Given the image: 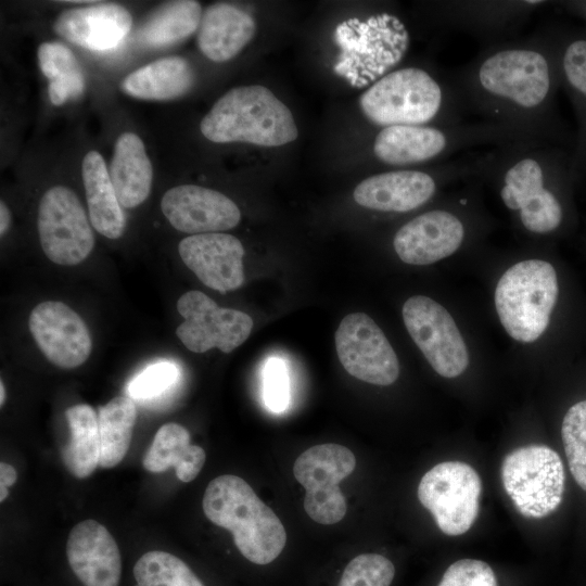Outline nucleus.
I'll return each mask as SVG.
<instances>
[{"label": "nucleus", "mask_w": 586, "mask_h": 586, "mask_svg": "<svg viewBox=\"0 0 586 586\" xmlns=\"http://www.w3.org/2000/svg\"><path fill=\"white\" fill-rule=\"evenodd\" d=\"M565 169L548 144L515 142L481 155L479 174L498 181L504 205L518 214L526 231L547 234L563 220V207L551 182Z\"/></svg>", "instance_id": "nucleus-2"}, {"label": "nucleus", "mask_w": 586, "mask_h": 586, "mask_svg": "<svg viewBox=\"0 0 586 586\" xmlns=\"http://www.w3.org/2000/svg\"><path fill=\"white\" fill-rule=\"evenodd\" d=\"M467 110L528 143L557 137L555 94L560 85L548 31L488 43L451 74Z\"/></svg>", "instance_id": "nucleus-1"}, {"label": "nucleus", "mask_w": 586, "mask_h": 586, "mask_svg": "<svg viewBox=\"0 0 586 586\" xmlns=\"http://www.w3.org/2000/svg\"><path fill=\"white\" fill-rule=\"evenodd\" d=\"M482 481L462 461H444L431 468L418 486V499L446 535L458 536L470 530L479 513Z\"/></svg>", "instance_id": "nucleus-9"}, {"label": "nucleus", "mask_w": 586, "mask_h": 586, "mask_svg": "<svg viewBox=\"0 0 586 586\" xmlns=\"http://www.w3.org/2000/svg\"><path fill=\"white\" fill-rule=\"evenodd\" d=\"M334 339L339 360L354 378L382 386L397 380L396 353L380 327L365 313L345 316Z\"/></svg>", "instance_id": "nucleus-14"}, {"label": "nucleus", "mask_w": 586, "mask_h": 586, "mask_svg": "<svg viewBox=\"0 0 586 586\" xmlns=\"http://www.w3.org/2000/svg\"><path fill=\"white\" fill-rule=\"evenodd\" d=\"M37 56L41 73L49 80L48 94L52 104L59 106L82 94L84 73L69 48L55 41L43 42Z\"/></svg>", "instance_id": "nucleus-32"}, {"label": "nucleus", "mask_w": 586, "mask_h": 586, "mask_svg": "<svg viewBox=\"0 0 586 586\" xmlns=\"http://www.w3.org/2000/svg\"><path fill=\"white\" fill-rule=\"evenodd\" d=\"M132 25L129 11L115 3H94L62 12L53 24L61 38L93 51L116 48Z\"/></svg>", "instance_id": "nucleus-20"}, {"label": "nucleus", "mask_w": 586, "mask_h": 586, "mask_svg": "<svg viewBox=\"0 0 586 586\" xmlns=\"http://www.w3.org/2000/svg\"><path fill=\"white\" fill-rule=\"evenodd\" d=\"M558 291L556 270L546 260L525 259L507 269L495 290L506 332L522 343L537 340L548 327Z\"/></svg>", "instance_id": "nucleus-7"}, {"label": "nucleus", "mask_w": 586, "mask_h": 586, "mask_svg": "<svg viewBox=\"0 0 586 586\" xmlns=\"http://www.w3.org/2000/svg\"><path fill=\"white\" fill-rule=\"evenodd\" d=\"M38 233L46 256L53 263L74 266L85 260L94 235L78 196L67 187L46 191L38 207Z\"/></svg>", "instance_id": "nucleus-11"}, {"label": "nucleus", "mask_w": 586, "mask_h": 586, "mask_svg": "<svg viewBox=\"0 0 586 586\" xmlns=\"http://www.w3.org/2000/svg\"><path fill=\"white\" fill-rule=\"evenodd\" d=\"M28 326L42 354L60 368H76L90 356L92 341L87 324L62 302L46 301L35 306Z\"/></svg>", "instance_id": "nucleus-15"}, {"label": "nucleus", "mask_w": 586, "mask_h": 586, "mask_svg": "<svg viewBox=\"0 0 586 586\" xmlns=\"http://www.w3.org/2000/svg\"><path fill=\"white\" fill-rule=\"evenodd\" d=\"M359 105L366 118L382 128L457 125L467 111L451 74L442 79L418 66L384 75L361 94Z\"/></svg>", "instance_id": "nucleus-3"}, {"label": "nucleus", "mask_w": 586, "mask_h": 586, "mask_svg": "<svg viewBox=\"0 0 586 586\" xmlns=\"http://www.w3.org/2000/svg\"><path fill=\"white\" fill-rule=\"evenodd\" d=\"M202 14L198 1H170L148 18L138 33L139 40L155 48L174 44L199 29Z\"/></svg>", "instance_id": "nucleus-31"}, {"label": "nucleus", "mask_w": 586, "mask_h": 586, "mask_svg": "<svg viewBox=\"0 0 586 586\" xmlns=\"http://www.w3.org/2000/svg\"><path fill=\"white\" fill-rule=\"evenodd\" d=\"M544 1H448L444 4L448 28L464 30L489 43L515 31Z\"/></svg>", "instance_id": "nucleus-22"}, {"label": "nucleus", "mask_w": 586, "mask_h": 586, "mask_svg": "<svg viewBox=\"0 0 586 586\" xmlns=\"http://www.w3.org/2000/svg\"><path fill=\"white\" fill-rule=\"evenodd\" d=\"M403 319L411 339L440 375L456 378L467 369L466 343L441 304L428 296H411L403 306Z\"/></svg>", "instance_id": "nucleus-12"}, {"label": "nucleus", "mask_w": 586, "mask_h": 586, "mask_svg": "<svg viewBox=\"0 0 586 586\" xmlns=\"http://www.w3.org/2000/svg\"><path fill=\"white\" fill-rule=\"evenodd\" d=\"M136 419L137 408L131 397H114L99 408L101 468H113L124 459L130 446Z\"/></svg>", "instance_id": "nucleus-30"}, {"label": "nucleus", "mask_w": 586, "mask_h": 586, "mask_svg": "<svg viewBox=\"0 0 586 586\" xmlns=\"http://www.w3.org/2000/svg\"><path fill=\"white\" fill-rule=\"evenodd\" d=\"M11 225V212L7 204L1 201L0 202V234L3 237Z\"/></svg>", "instance_id": "nucleus-40"}, {"label": "nucleus", "mask_w": 586, "mask_h": 586, "mask_svg": "<svg viewBox=\"0 0 586 586\" xmlns=\"http://www.w3.org/2000/svg\"><path fill=\"white\" fill-rule=\"evenodd\" d=\"M585 13H586V5H585Z\"/></svg>", "instance_id": "nucleus-43"}, {"label": "nucleus", "mask_w": 586, "mask_h": 586, "mask_svg": "<svg viewBox=\"0 0 586 586\" xmlns=\"http://www.w3.org/2000/svg\"><path fill=\"white\" fill-rule=\"evenodd\" d=\"M89 217L93 228L109 239H118L126 227V217L112 184L102 155L91 150L81 164Z\"/></svg>", "instance_id": "nucleus-25"}, {"label": "nucleus", "mask_w": 586, "mask_h": 586, "mask_svg": "<svg viewBox=\"0 0 586 586\" xmlns=\"http://www.w3.org/2000/svg\"><path fill=\"white\" fill-rule=\"evenodd\" d=\"M256 25L245 11L228 3L205 9L198 29V46L214 62L233 59L252 40Z\"/></svg>", "instance_id": "nucleus-23"}, {"label": "nucleus", "mask_w": 586, "mask_h": 586, "mask_svg": "<svg viewBox=\"0 0 586 586\" xmlns=\"http://www.w3.org/2000/svg\"><path fill=\"white\" fill-rule=\"evenodd\" d=\"M202 505L212 523L232 533L237 548L249 561L268 564L283 550V524L240 476L225 474L212 480Z\"/></svg>", "instance_id": "nucleus-4"}, {"label": "nucleus", "mask_w": 586, "mask_h": 586, "mask_svg": "<svg viewBox=\"0 0 586 586\" xmlns=\"http://www.w3.org/2000/svg\"><path fill=\"white\" fill-rule=\"evenodd\" d=\"M136 586H203L191 569L176 556L149 551L133 566Z\"/></svg>", "instance_id": "nucleus-33"}, {"label": "nucleus", "mask_w": 586, "mask_h": 586, "mask_svg": "<svg viewBox=\"0 0 586 586\" xmlns=\"http://www.w3.org/2000/svg\"><path fill=\"white\" fill-rule=\"evenodd\" d=\"M194 84V73L181 56H167L139 67L122 82L123 91L133 98L164 101L186 94Z\"/></svg>", "instance_id": "nucleus-26"}, {"label": "nucleus", "mask_w": 586, "mask_h": 586, "mask_svg": "<svg viewBox=\"0 0 586 586\" xmlns=\"http://www.w3.org/2000/svg\"><path fill=\"white\" fill-rule=\"evenodd\" d=\"M16 479L17 474L15 469L11 464L2 461L0 463V485L5 487L12 486L16 482Z\"/></svg>", "instance_id": "nucleus-39"}, {"label": "nucleus", "mask_w": 586, "mask_h": 586, "mask_svg": "<svg viewBox=\"0 0 586 586\" xmlns=\"http://www.w3.org/2000/svg\"><path fill=\"white\" fill-rule=\"evenodd\" d=\"M178 313L184 318L176 334L193 353L218 348L230 353L247 340L253 328L252 318L237 309L219 307L200 291H188L177 301Z\"/></svg>", "instance_id": "nucleus-13"}, {"label": "nucleus", "mask_w": 586, "mask_h": 586, "mask_svg": "<svg viewBox=\"0 0 586 586\" xmlns=\"http://www.w3.org/2000/svg\"><path fill=\"white\" fill-rule=\"evenodd\" d=\"M394 575L391 560L379 553H362L349 561L337 586H390Z\"/></svg>", "instance_id": "nucleus-35"}, {"label": "nucleus", "mask_w": 586, "mask_h": 586, "mask_svg": "<svg viewBox=\"0 0 586 586\" xmlns=\"http://www.w3.org/2000/svg\"><path fill=\"white\" fill-rule=\"evenodd\" d=\"M161 208L176 230L192 235L229 230L241 219L239 207L228 196L195 184L167 190Z\"/></svg>", "instance_id": "nucleus-16"}, {"label": "nucleus", "mask_w": 586, "mask_h": 586, "mask_svg": "<svg viewBox=\"0 0 586 586\" xmlns=\"http://www.w3.org/2000/svg\"><path fill=\"white\" fill-rule=\"evenodd\" d=\"M4 400H5V391H4L3 382L1 381L0 382V405L1 406L3 405Z\"/></svg>", "instance_id": "nucleus-42"}, {"label": "nucleus", "mask_w": 586, "mask_h": 586, "mask_svg": "<svg viewBox=\"0 0 586 586\" xmlns=\"http://www.w3.org/2000/svg\"><path fill=\"white\" fill-rule=\"evenodd\" d=\"M524 142L498 125L481 122L450 126H390L373 141V154L383 164L408 166L438 161L479 145L502 146Z\"/></svg>", "instance_id": "nucleus-6"}, {"label": "nucleus", "mask_w": 586, "mask_h": 586, "mask_svg": "<svg viewBox=\"0 0 586 586\" xmlns=\"http://www.w3.org/2000/svg\"><path fill=\"white\" fill-rule=\"evenodd\" d=\"M178 367L166 360L149 366L128 385L132 399L150 400L168 391L178 380Z\"/></svg>", "instance_id": "nucleus-36"}, {"label": "nucleus", "mask_w": 586, "mask_h": 586, "mask_svg": "<svg viewBox=\"0 0 586 586\" xmlns=\"http://www.w3.org/2000/svg\"><path fill=\"white\" fill-rule=\"evenodd\" d=\"M437 189L436 177L418 169H398L364 179L354 190L355 202L366 208L406 213L425 204Z\"/></svg>", "instance_id": "nucleus-21"}, {"label": "nucleus", "mask_w": 586, "mask_h": 586, "mask_svg": "<svg viewBox=\"0 0 586 586\" xmlns=\"http://www.w3.org/2000/svg\"><path fill=\"white\" fill-rule=\"evenodd\" d=\"M466 232L457 214L433 209L403 225L394 235L393 246L404 263L430 265L454 254L461 246Z\"/></svg>", "instance_id": "nucleus-17"}, {"label": "nucleus", "mask_w": 586, "mask_h": 586, "mask_svg": "<svg viewBox=\"0 0 586 586\" xmlns=\"http://www.w3.org/2000/svg\"><path fill=\"white\" fill-rule=\"evenodd\" d=\"M438 586H498L493 569L484 561L461 559L450 564Z\"/></svg>", "instance_id": "nucleus-37"}, {"label": "nucleus", "mask_w": 586, "mask_h": 586, "mask_svg": "<svg viewBox=\"0 0 586 586\" xmlns=\"http://www.w3.org/2000/svg\"><path fill=\"white\" fill-rule=\"evenodd\" d=\"M355 466L353 451L333 443L313 446L297 457L293 474L306 491L304 509L311 520L330 525L344 518L346 501L339 483Z\"/></svg>", "instance_id": "nucleus-10"}, {"label": "nucleus", "mask_w": 586, "mask_h": 586, "mask_svg": "<svg viewBox=\"0 0 586 586\" xmlns=\"http://www.w3.org/2000/svg\"><path fill=\"white\" fill-rule=\"evenodd\" d=\"M109 175L122 206L132 208L148 199L153 168L138 135L124 132L117 138Z\"/></svg>", "instance_id": "nucleus-24"}, {"label": "nucleus", "mask_w": 586, "mask_h": 586, "mask_svg": "<svg viewBox=\"0 0 586 586\" xmlns=\"http://www.w3.org/2000/svg\"><path fill=\"white\" fill-rule=\"evenodd\" d=\"M560 81L571 94L581 118V140L572 170H586V37H557L549 31Z\"/></svg>", "instance_id": "nucleus-28"}, {"label": "nucleus", "mask_w": 586, "mask_h": 586, "mask_svg": "<svg viewBox=\"0 0 586 586\" xmlns=\"http://www.w3.org/2000/svg\"><path fill=\"white\" fill-rule=\"evenodd\" d=\"M205 462V451L190 444V434L178 423L162 425L146 451L142 463L145 470L160 473L173 467L177 477L184 483L193 481Z\"/></svg>", "instance_id": "nucleus-27"}, {"label": "nucleus", "mask_w": 586, "mask_h": 586, "mask_svg": "<svg viewBox=\"0 0 586 586\" xmlns=\"http://www.w3.org/2000/svg\"><path fill=\"white\" fill-rule=\"evenodd\" d=\"M184 265L206 286L220 293L237 290L244 281V249L234 235L224 232L193 234L178 245Z\"/></svg>", "instance_id": "nucleus-18"}, {"label": "nucleus", "mask_w": 586, "mask_h": 586, "mask_svg": "<svg viewBox=\"0 0 586 586\" xmlns=\"http://www.w3.org/2000/svg\"><path fill=\"white\" fill-rule=\"evenodd\" d=\"M504 488L517 510L540 519L561 504L565 473L558 453L546 445H527L510 451L501 464Z\"/></svg>", "instance_id": "nucleus-8"}, {"label": "nucleus", "mask_w": 586, "mask_h": 586, "mask_svg": "<svg viewBox=\"0 0 586 586\" xmlns=\"http://www.w3.org/2000/svg\"><path fill=\"white\" fill-rule=\"evenodd\" d=\"M561 436L570 471L586 492V400L569 408L562 421Z\"/></svg>", "instance_id": "nucleus-34"}, {"label": "nucleus", "mask_w": 586, "mask_h": 586, "mask_svg": "<svg viewBox=\"0 0 586 586\" xmlns=\"http://www.w3.org/2000/svg\"><path fill=\"white\" fill-rule=\"evenodd\" d=\"M264 399L273 412H282L289 404V375L284 362L276 357L267 360L264 370Z\"/></svg>", "instance_id": "nucleus-38"}, {"label": "nucleus", "mask_w": 586, "mask_h": 586, "mask_svg": "<svg viewBox=\"0 0 586 586\" xmlns=\"http://www.w3.org/2000/svg\"><path fill=\"white\" fill-rule=\"evenodd\" d=\"M68 563L85 586H118L122 559L110 532L95 520L76 524L67 539Z\"/></svg>", "instance_id": "nucleus-19"}, {"label": "nucleus", "mask_w": 586, "mask_h": 586, "mask_svg": "<svg viewBox=\"0 0 586 586\" xmlns=\"http://www.w3.org/2000/svg\"><path fill=\"white\" fill-rule=\"evenodd\" d=\"M65 417L71 438L62 450L66 469L76 477L89 476L99 466L100 434L98 415L86 404L69 407Z\"/></svg>", "instance_id": "nucleus-29"}, {"label": "nucleus", "mask_w": 586, "mask_h": 586, "mask_svg": "<svg viewBox=\"0 0 586 586\" xmlns=\"http://www.w3.org/2000/svg\"><path fill=\"white\" fill-rule=\"evenodd\" d=\"M8 487L0 485V501H3L8 497Z\"/></svg>", "instance_id": "nucleus-41"}, {"label": "nucleus", "mask_w": 586, "mask_h": 586, "mask_svg": "<svg viewBox=\"0 0 586 586\" xmlns=\"http://www.w3.org/2000/svg\"><path fill=\"white\" fill-rule=\"evenodd\" d=\"M215 143L244 142L280 146L294 141L298 130L289 107L268 88L240 86L226 92L200 124Z\"/></svg>", "instance_id": "nucleus-5"}]
</instances>
